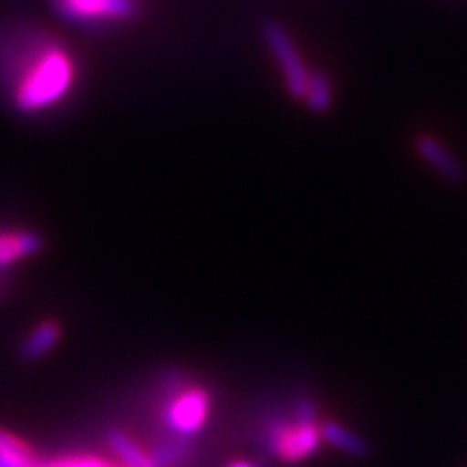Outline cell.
I'll return each mask as SVG.
<instances>
[{
    "label": "cell",
    "mask_w": 467,
    "mask_h": 467,
    "mask_svg": "<svg viewBox=\"0 0 467 467\" xmlns=\"http://www.w3.org/2000/svg\"><path fill=\"white\" fill-rule=\"evenodd\" d=\"M113 461L98 454H63V457L37 461L33 467H110Z\"/></svg>",
    "instance_id": "cell-13"
},
{
    "label": "cell",
    "mask_w": 467,
    "mask_h": 467,
    "mask_svg": "<svg viewBox=\"0 0 467 467\" xmlns=\"http://www.w3.org/2000/svg\"><path fill=\"white\" fill-rule=\"evenodd\" d=\"M213 396L203 385H186L169 396L162 420L178 440L202 433L208 422Z\"/></svg>",
    "instance_id": "cell-5"
},
{
    "label": "cell",
    "mask_w": 467,
    "mask_h": 467,
    "mask_svg": "<svg viewBox=\"0 0 467 467\" xmlns=\"http://www.w3.org/2000/svg\"><path fill=\"white\" fill-rule=\"evenodd\" d=\"M334 98H336V89H334V80L331 76L325 72V69H312L309 72L306 91H303L301 100L306 102V107L312 110V113H329L331 107H334Z\"/></svg>",
    "instance_id": "cell-9"
},
{
    "label": "cell",
    "mask_w": 467,
    "mask_h": 467,
    "mask_svg": "<svg viewBox=\"0 0 467 467\" xmlns=\"http://www.w3.org/2000/svg\"><path fill=\"white\" fill-rule=\"evenodd\" d=\"M320 433H323V441L331 443V446L344 454H350V457H364L368 452L366 441L358 433L348 431L347 426L334 422V420L320 422Z\"/></svg>",
    "instance_id": "cell-12"
},
{
    "label": "cell",
    "mask_w": 467,
    "mask_h": 467,
    "mask_svg": "<svg viewBox=\"0 0 467 467\" xmlns=\"http://www.w3.org/2000/svg\"><path fill=\"white\" fill-rule=\"evenodd\" d=\"M265 443L284 463H301L317 454L323 443V433L314 402L301 399L295 407V420H275L268 424Z\"/></svg>",
    "instance_id": "cell-2"
},
{
    "label": "cell",
    "mask_w": 467,
    "mask_h": 467,
    "mask_svg": "<svg viewBox=\"0 0 467 467\" xmlns=\"http://www.w3.org/2000/svg\"><path fill=\"white\" fill-rule=\"evenodd\" d=\"M110 467H128V465H124V463H119V461H113V463H110Z\"/></svg>",
    "instance_id": "cell-15"
},
{
    "label": "cell",
    "mask_w": 467,
    "mask_h": 467,
    "mask_svg": "<svg viewBox=\"0 0 467 467\" xmlns=\"http://www.w3.org/2000/svg\"><path fill=\"white\" fill-rule=\"evenodd\" d=\"M63 327L57 320H42L39 325H35L25 340L20 344V358L25 361L42 359L44 355H48L52 348L57 347L61 340Z\"/></svg>",
    "instance_id": "cell-8"
},
{
    "label": "cell",
    "mask_w": 467,
    "mask_h": 467,
    "mask_svg": "<svg viewBox=\"0 0 467 467\" xmlns=\"http://www.w3.org/2000/svg\"><path fill=\"white\" fill-rule=\"evenodd\" d=\"M262 39H265L273 61L279 67L285 91L290 93V98L301 100L312 69L307 67L306 58H303L299 46L292 39L290 31L275 20H266L262 25Z\"/></svg>",
    "instance_id": "cell-4"
},
{
    "label": "cell",
    "mask_w": 467,
    "mask_h": 467,
    "mask_svg": "<svg viewBox=\"0 0 467 467\" xmlns=\"http://www.w3.org/2000/svg\"><path fill=\"white\" fill-rule=\"evenodd\" d=\"M44 236L28 227L0 225V292L5 285V273L17 262L33 258L44 249Z\"/></svg>",
    "instance_id": "cell-6"
},
{
    "label": "cell",
    "mask_w": 467,
    "mask_h": 467,
    "mask_svg": "<svg viewBox=\"0 0 467 467\" xmlns=\"http://www.w3.org/2000/svg\"><path fill=\"white\" fill-rule=\"evenodd\" d=\"M50 5L61 20L85 28L124 25L141 14V0H50Z\"/></svg>",
    "instance_id": "cell-3"
},
{
    "label": "cell",
    "mask_w": 467,
    "mask_h": 467,
    "mask_svg": "<svg viewBox=\"0 0 467 467\" xmlns=\"http://www.w3.org/2000/svg\"><path fill=\"white\" fill-rule=\"evenodd\" d=\"M227 467H258L255 463H251V461H244V459H238V461H232Z\"/></svg>",
    "instance_id": "cell-14"
},
{
    "label": "cell",
    "mask_w": 467,
    "mask_h": 467,
    "mask_svg": "<svg viewBox=\"0 0 467 467\" xmlns=\"http://www.w3.org/2000/svg\"><path fill=\"white\" fill-rule=\"evenodd\" d=\"M39 457L31 443L0 429V467H33Z\"/></svg>",
    "instance_id": "cell-11"
},
{
    "label": "cell",
    "mask_w": 467,
    "mask_h": 467,
    "mask_svg": "<svg viewBox=\"0 0 467 467\" xmlns=\"http://www.w3.org/2000/svg\"><path fill=\"white\" fill-rule=\"evenodd\" d=\"M416 151L426 165L446 182H463L465 167L454 151L433 132H420L416 137Z\"/></svg>",
    "instance_id": "cell-7"
},
{
    "label": "cell",
    "mask_w": 467,
    "mask_h": 467,
    "mask_svg": "<svg viewBox=\"0 0 467 467\" xmlns=\"http://www.w3.org/2000/svg\"><path fill=\"white\" fill-rule=\"evenodd\" d=\"M78 80V58L66 39L26 17L0 20V98L16 113H52L72 100Z\"/></svg>",
    "instance_id": "cell-1"
},
{
    "label": "cell",
    "mask_w": 467,
    "mask_h": 467,
    "mask_svg": "<svg viewBox=\"0 0 467 467\" xmlns=\"http://www.w3.org/2000/svg\"><path fill=\"white\" fill-rule=\"evenodd\" d=\"M109 446L110 451L117 454L119 463H124L128 467H161L159 461L154 457V452L143 451L130 435L121 433V431H109Z\"/></svg>",
    "instance_id": "cell-10"
}]
</instances>
